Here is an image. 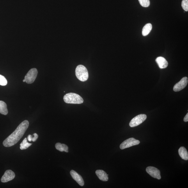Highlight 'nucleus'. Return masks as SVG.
Returning a JSON list of instances; mask_svg holds the SVG:
<instances>
[{
    "label": "nucleus",
    "instance_id": "6e6552de",
    "mask_svg": "<svg viewBox=\"0 0 188 188\" xmlns=\"http://www.w3.org/2000/svg\"><path fill=\"white\" fill-rule=\"evenodd\" d=\"M188 78L183 77L180 81L176 83L174 86L173 90L174 91L178 92L183 90L187 86L188 83Z\"/></svg>",
    "mask_w": 188,
    "mask_h": 188
},
{
    "label": "nucleus",
    "instance_id": "0eeeda50",
    "mask_svg": "<svg viewBox=\"0 0 188 188\" xmlns=\"http://www.w3.org/2000/svg\"><path fill=\"white\" fill-rule=\"evenodd\" d=\"M147 173L152 177L160 180L161 178L160 172L159 169L153 167H148L146 169Z\"/></svg>",
    "mask_w": 188,
    "mask_h": 188
},
{
    "label": "nucleus",
    "instance_id": "2eb2a0df",
    "mask_svg": "<svg viewBox=\"0 0 188 188\" xmlns=\"http://www.w3.org/2000/svg\"><path fill=\"white\" fill-rule=\"evenodd\" d=\"M0 113L4 115H6L8 113L7 105L2 101H0Z\"/></svg>",
    "mask_w": 188,
    "mask_h": 188
},
{
    "label": "nucleus",
    "instance_id": "412c9836",
    "mask_svg": "<svg viewBox=\"0 0 188 188\" xmlns=\"http://www.w3.org/2000/svg\"><path fill=\"white\" fill-rule=\"evenodd\" d=\"M33 139H32V141H33V142H35L37 140L38 138V135L36 133H35L33 134Z\"/></svg>",
    "mask_w": 188,
    "mask_h": 188
},
{
    "label": "nucleus",
    "instance_id": "f8f14e48",
    "mask_svg": "<svg viewBox=\"0 0 188 188\" xmlns=\"http://www.w3.org/2000/svg\"><path fill=\"white\" fill-rule=\"evenodd\" d=\"M96 173L99 179L104 182H106L109 180L108 175L105 172L101 170H96Z\"/></svg>",
    "mask_w": 188,
    "mask_h": 188
},
{
    "label": "nucleus",
    "instance_id": "f03ea898",
    "mask_svg": "<svg viewBox=\"0 0 188 188\" xmlns=\"http://www.w3.org/2000/svg\"><path fill=\"white\" fill-rule=\"evenodd\" d=\"M63 100L66 103L72 104H81L84 100L79 95L76 93H70L64 96Z\"/></svg>",
    "mask_w": 188,
    "mask_h": 188
},
{
    "label": "nucleus",
    "instance_id": "1a4fd4ad",
    "mask_svg": "<svg viewBox=\"0 0 188 188\" xmlns=\"http://www.w3.org/2000/svg\"><path fill=\"white\" fill-rule=\"evenodd\" d=\"M15 174L12 170H6L1 178L2 183H6L12 180L15 177Z\"/></svg>",
    "mask_w": 188,
    "mask_h": 188
},
{
    "label": "nucleus",
    "instance_id": "f257e3e1",
    "mask_svg": "<svg viewBox=\"0 0 188 188\" xmlns=\"http://www.w3.org/2000/svg\"><path fill=\"white\" fill-rule=\"evenodd\" d=\"M29 126L28 121H23L15 131L5 140L3 142V145L5 147H10L15 145L24 136Z\"/></svg>",
    "mask_w": 188,
    "mask_h": 188
},
{
    "label": "nucleus",
    "instance_id": "7ed1b4c3",
    "mask_svg": "<svg viewBox=\"0 0 188 188\" xmlns=\"http://www.w3.org/2000/svg\"><path fill=\"white\" fill-rule=\"evenodd\" d=\"M75 74L77 78L80 81L85 82L89 78V73L86 68L82 65L78 66L76 69Z\"/></svg>",
    "mask_w": 188,
    "mask_h": 188
},
{
    "label": "nucleus",
    "instance_id": "9d476101",
    "mask_svg": "<svg viewBox=\"0 0 188 188\" xmlns=\"http://www.w3.org/2000/svg\"><path fill=\"white\" fill-rule=\"evenodd\" d=\"M70 174L73 179L75 180L81 186H83L84 181L81 176L74 170L70 172Z\"/></svg>",
    "mask_w": 188,
    "mask_h": 188
},
{
    "label": "nucleus",
    "instance_id": "4468645a",
    "mask_svg": "<svg viewBox=\"0 0 188 188\" xmlns=\"http://www.w3.org/2000/svg\"><path fill=\"white\" fill-rule=\"evenodd\" d=\"M152 24L148 23L146 24L143 27L142 30V35L143 36H146L148 35L152 30Z\"/></svg>",
    "mask_w": 188,
    "mask_h": 188
},
{
    "label": "nucleus",
    "instance_id": "6ab92c4d",
    "mask_svg": "<svg viewBox=\"0 0 188 188\" xmlns=\"http://www.w3.org/2000/svg\"><path fill=\"white\" fill-rule=\"evenodd\" d=\"M8 84L7 80L3 75H0V85L5 86Z\"/></svg>",
    "mask_w": 188,
    "mask_h": 188
},
{
    "label": "nucleus",
    "instance_id": "39448f33",
    "mask_svg": "<svg viewBox=\"0 0 188 188\" xmlns=\"http://www.w3.org/2000/svg\"><path fill=\"white\" fill-rule=\"evenodd\" d=\"M147 118L146 115L141 114L135 117L132 119L129 123L130 127H135L141 125Z\"/></svg>",
    "mask_w": 188,
    "mask_h": 188
},
{
    "label": "nucleus",
    "instance_id": "b1692460",
    "mask_svg": "<svg viewBox=\"0 0 188 188\" xmlns=\"http://www.w3.org/2000/svg\"><path fill=\"white\" fill-rule=\"evenodd\" d=\"M23 82H26V80H25V79L23 80Z\"/></svg>",
    "mask_w": 188,
    "mask_h": 188
},
{
    "label": "nucleus",
    "instance_id": "9b49d317",
    "mask_svg": "<svg viewBox=\"0 0 188 188\" xmlns=\"http://www.w3.org/2000/svg\"><path fill=\"white\" fill-rule=\"evenodd\" d=\"M156 61L161 69H164L167 68L168 66V62L164 57H158L156 59Z\"/></svg>",
    "mask_w": 188,
    "mask_h": 188
},
{
    "label": "nucleus",
    "instance_id": "20e7f679",
    "mask_svg": "<svg viewBox=\"0 0 188 188\" xmlns=\"http://www.w3.org/2000/svg\"><path fill=\"white\" fill-rule=\"evenodd\" d=\"M38 71L36 68H32L30 70L24 77L26 82L27 84L33 83L37 76Z\"/></svg>",
    "mask_w": 188,
    "mask_h": 188
},
{
    "label": "nucleus",
    "instance_id": "4be33fe9",
    "mask_svg": "<svg viewBox=\"0 0 188 188\" xmlns=\"http://www.w3.org/2000/svg\"><path fill=\"white\" fill-rule=\"evenodd\" d=\"M33 136L31 135H28L27 137V139L29 141H32V139H33Z\"/></svg>",
    "mask_w": 188,
    "mask_h": 188
},
{
    "label": "nucleus",
    "instance_id": "f3484780",
    "mask_svg": "<svg viewBox=\"0 0 188 188\" xmlns=\"http://www.w3.org/2000/svg\"><path fill=\"white\" fill-rule=\"evenodd\" d=\"M31 145V144L29 143L28 142L27 138H25L20 144V149L21 150H26Z\"/></svg>",
    "mask_w": 188,
    "mask_h": 188
},
{
    "label": "nucleus",
    "instance_id": "a211bd4d",
    "mask_svg": "<svg viewBox=\"0 0 188 188\" xmlns=\"http://www.w3.org/2000/svg\"><path fill=\"white\" fill-rule=\"evenodd\" d=\"M140 4L144 7H148L150 5V0H138Z\"/></svg>",
    "mask_w": 188,
    "mask_h": 188
},
{
    "label": "nucleus",
    "instance_id": "aec40b11",
    "mask_svg": "<svg viewBox=\"0 0 188 188\" xmlns=\"http://www.w3.org/2000/svg\"><path fill=\"white\" fill-rule=\"evenodd\" d=\"M182 6L183 10L186 11H188V0H183Z\"/></svg>",
    "mask_w": 188,
    "mask_h": 188
},
{
    "label": "nucleus",
    "instance_id": "dca6fc26",
    "mask_svg": "<svg viewBox=\"0 0 188 188\" xmlns=\"http://www.w3.org/2000/svg\"><path fill=\"white\" fill-rule=\"evenodd\" d=\"M57 150L60 151V152H68V147L64 144H62L60 143H57L55 145Z\"/></svg>",
    "mask_w": 188,
    "mask_h": 188
},
{
    "label": "nucleus",
    "instance_id": "ddd939ff",
    "mask_svg": "<svg viewBox=\"0 0 188 188\" xmlns=\"http://www.w3.org/2000/svg\"><path fill=\"white\" fill-rule=\"evenodd\" d=\"M179 154L183 159L185 160H188V153L187 151L184 147H181L178 150Z\"/></svg>",
    "mask_w": 188,
    "mask_h": 188
},
{
    "label": "nucleus",
    "instance_id": "423d86ee",
    "mask_svg": "<svg viewBox=\"0 0 188 188\" xmlns=\"http://www.w3.org/2000/svg\"><path fill=\"white\" fill-rule=\"evenodd\" d=\"M140 142L134 138H131L126 140L122 142L120 145V148L121 150L129 148L130 147L138 145Z\"/></svg>",
    "mask_w": 188,
    "mask_h": 188
},
{
    "label": "nucleus",
    "instance_id": "5701e85b",
    "mask_svg": "<svg viewBox=\"0 0 188 188\" xmlns=\"http://www.w3.org/2000/svg\"><path fill=\"white\" fill-rule=\"evenodd\" d=\"M184 121L185 122H187L188 121V113H187L186 115L185 116L184 118Z\"/></svg>",
    "mask_w": 188,
    "mask_h": 188
}]
</instances>
